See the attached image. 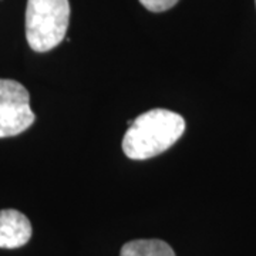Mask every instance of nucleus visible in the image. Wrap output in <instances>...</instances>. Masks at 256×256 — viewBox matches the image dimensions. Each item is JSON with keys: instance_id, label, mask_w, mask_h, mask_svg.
Instances as JSON below:
<instances>
[{"instance_id": "obj_1", "label": "nucleus", "mask_w": 256, "mask_h": 256, "mask_svg": "<svg viewBox=\"0 0 256 256\" xmlns=\"http://www.w3.org/2000/svg\"><path fill=\"white\" fill-rule=\"evenodd\" d=\"M184 131L182 116L164 108H154L132 121L122 138V151L130 160H150L174 146L182 137Z\"/></svg>"}, {"instance_id": "obj_2", "label": "nucleus", "mask_w": 256, "mask_h": 256, "mask_svg": "<svg viewBox=\"0 0 256 256\" xmlns=\"http://www.w3.org/2000/svg\"><path fill=\"white\" fill-rule=\"evenodd\" d=\"M70 22L68 0H28L26 38L32 50L46 53L66 37Z\"/></svg>"}, {"instance_id": "obj_3", "label": "nucleus", "mask_w": 256, "mask_h": 256, "mask_svg": "<svg viewBox=\"0 0 256 256\" xmlns=\"http://www.w3.org/2000/svg\"><path fill=\"white\" fill-rule=\"evenodd\" d=\"M34 120L26 87L14 80L0 78V138L24 132Z\"/></svg>"}, {"instance_id": "obj_4", "label": "nucleus", "mask_w": 256, "mask_h": 256, "mask_svg": "<svg viewBox=\"0 0 256 256\" xmlns=\"http://www.w3.org/2000/svg\"><path fill=\"white\" fill-rule=\"evenodd\" d=\"M32 224L28 216L16 210H0V248L16 249L32 238Z\"/></svg>"}, {"instance_id": "obj_5", "label": "nucleus", "mask_w": 256, "mask_h": 256, "mask_svg": "<svg viewBox=\"0 0 256 256\" xmlns=\"http://www.w3.org/2000/svg\"><path fill=\"white\" fill-rule=\"evenodd\" d=\"M120 256H175V252L164 240L137 239L121 248Z\"/></svg>"}, {"instance_id": "obj_6", "label": "nucleus", "mask_w": 256, "mask_h": 256, "mask_svg": "<svg viewBox=\"0 0 256 256\" xmlns=\"http://www.w3.org/2000/svg\"><path fill=\"white\" fill-rule=\"evenodd\" d=\"M180 0H140V3L150 12L154 13H161L165 10L174 8Z\"/></svg>"}]
</instances>
